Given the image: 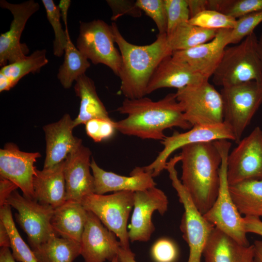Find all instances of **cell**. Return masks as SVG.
I'll return each instance as SVG.
<instances>
[{
    "mask_svg": "<svg viewBox=\"0 0 262 262\" xmlns=\"http://www.w3.org/2000/svg\"><path fill=\"white\" fill-rule=\"evenodd\" d=\"M116 111L126 115L115 122L117 131L142 139L163 140L164 131L173 127L190 130L193 127L185 119L175 93H169L154 101L147 97L126 98Z\"/></svg>",
    "mask_w": 262,
    "mask_h": 262,
    "instance_id": "cell-1",
    "label": "cell"
},
{
    "mask_svg": "<svg viewBox=\"0 0 262 262\" xmlns=\"http://www.w3.org/2000/svg\"><path fill=\"white\" fill-rule=\"evenodd\" d=\"M10 238L3 222L0 220V246L10 248Z\"/></svg>",
    "mask_w": 262,
    "mask_h": 262,
    "instance_id": "cell-46",
    "label": "cell"
},
{
    "mask_svg": "<svg viewBox=\"0 0 262 262\" xmlns=\"http://www.w3.org/2000/svg\"><path fill=\"white\" fill-rule=\"evenodd\" d=\"M244 220L246 233H255L262 236V221L260 217L245 216Z\"/></svg>",
    "mask_w": 262,
    "mask_h": 262,
    "instance_id": "cell-43",
    "label": "cell"
},
{
    "mask_svg": "<svg viewBox=\"0 0 262 262\" xmlns=\"http://www.w3.org/2000/svg\"><path fill=\"white\" fill-rule=\"evenodd\" d=\"M165 193L156 187L134 193V205L128 235L131 242L148 241L155 230L152 215L158 211L164 215L168 208Z\"/></svg>",
    "mask_w": 262,
    "mask_h": 262,
    "instance_id": "cell-15",
    "label": "cell"
},
{
    "mask_svg": "<svg viewBox=\"0 0 262 262\" xmlns=\"http://www.w3.org/2000/svg\"><path fill=\"white\" fill-rule=\"evenodd\" d=\"M46 10L47 17L53 28L55 39L53 41V52L54 55L61 57L65 53L68 35V28L63 30L60 21L61 14L58 6L53 0H42Z\"/></svg>",
    "mask_w": 262,
    "mask_h": 262,
    "instance_id": "cell-34",
    "label": "cell"
},
{
    "mask_svg": "<svg viewBox=\"0 0 262 262\" xmlns=\"http://www.w3.org/2000/svg\"><path fill=\"white\" fill-rule=\"evenodd\" d=\"M111 26L122 58L118 76L121 81L120 90L127 98L144 97L154 70L164 58L172 54L166 34H158L150 44L137 45L125 39L115 22H112Z\"/></svg>",
    "mask_w": 262,
    "mask_h": 262,
    "instance_id": "cell-3",
    "label": "cell"
},
{
    "mask_svg": "<svg viewBox=\"0 0 262 262\" xmlns=\"http://www.w3.org/2000/svg\"><path fill=\"white\" fill-rule=\"evenodd\" d=\"M213 142L187 145L181 148L180 154V181L203 215L215 202L219 188L222 159Z\"/></svg>",
    "mask_w": 262,
    "mask_h": 262,
    "instance_id": "cell-2",
    "label": "cell"
},
{
    "mask_svg": "<svg viewBox=\"0 0 262 262\" xmlns=\"http://www.w3.org/2000/svg\"><path fill=\"white\" fill-rule=\"evenodd\" d=\"M37 262H73L81 253V244L54 235L32 249Z\"/></svg>",
    "mask_w": 262,
    "mask_h": 262,
    "instance_id": "cell-29",
    "label": "cell"
},
{
    "mask_svg": "<svg viewBox=\"0 0 262 262\" xmlns=\"http://www.w3.org/2000/svg\"><path fill=\"white\" fill-rule=\"evenodd\" d=\"M117 256L119 262H137L135 259V254L130 248L119 247Z\"/></svg>",
    "mask_w": 262,
    "mask_h": 262,
    "instance_id": "cell-45",
    "label": "cell"
},
{
    "mask_svg": "<svg viewBox=\"0 0 262 262\" xmlns=\"http://www.w3.org/2000/svg\"><path fill=\"white\" fill-rule=\"evenodd\" d=\"M220 140L235 141L232 132L224 122L215 125L195 126L182 133L175 131L161 141L164 146L163 150L151 164L143 168L146 171L150 173L153 178L157 177L164 169L168 157L177 149L189 144Z\"/></svg>",
    "mask_w": 262,
    "mask_h": 262,
    "instance_id": "cell-13",
    "label": "cell"
},
{
    "mask_svg": "<svg viewBox=\"0 0 262 262\" xmlns=\"http://www.w3.org/2000/svg\"><path fill=\"white\" fill-rule=\"evenodd\" d=\"M208 9L237 19L262 10V0H208Z\"/></svg>",
    "mask_w": 262,
    "mask_h": 262,
    "instance_id": "cell-33",
    "label": "cell"
},
{
    "mask_svg": "<svg viewBox=\"0 0 262 262\" xmlns=\"http://www.w3.org/2000/svg\"><path fill=\"white\" fill-rule=\"evenodd\" d=\"M208 80L185 63L173 58H164L152 74L147 88V95L163 88L180 89Z\"/></svg>",
    "mask_w": 262,
    "mask_h": 262,
    "instance_id": "cell-22",
    "label": "cell"
},
{
    "mask_svg": "<svg viewBox=\"0 0 262 262\" xmlns=\"http://www.w3.org/2000/svg\"><path fill=\"white\" fill-rule=\"evenodd\" d=\"M0 262H16L8 247H0Z\"/></svg>",
    "mask_w": 262,
    "mask_h": 262,
    "instance_id": "cell-48",
    "label": "cell"
},
{
    "mask_svg": "<svg viewBox=\"0 0 262 262\" xmlns=\"http://www.w3.org/2000/svg\"><path fill=\"white\" fill-rule=\"evenodd\" d=\"M91 169L94 179V193L104 195L110 192L144 191L156 186L152 174L143 167H136L129 176L118 175L100 168L92 158Z\"/></svg>",
    "mask_w": 262,
    "mask_h": 262,
    "instance_id": "cell-21",
    "label": "cell"
},
{
    "mask_svg": "<svg viewBox=\"0 0 262 262\" xmlns=\"http://www.w3.org/2000/svg\"><path fill=\"white\" fill-rule=\"evenodd\" d=\"M205 262H255L253 245L245 246L216 228L204 248Z\"/></svg>",
    "mask_w": 262,
    "mask_h": 262,
    "instance_id": "cell-23",
    "label": "cell"
},
{
    "mask_svg": "<svg viewBox=\"0 0 262 262\" xmlns=\"http://www.w3.org/2000/svg\"><path fill=\"white\" fill-rule=\"evenodd\" d=\"M258 51L262 66V33L258 39Z\"/></svg>",
    "mask_w": 262,
    "mask_h": 262,
    "instance_id": "cell-50",
    "label": "cell"
},
{
    "mask_svg": "<svg viewBox=\"0 0 262 262\" xmlns=\"http://www.w3.org/2000/svg\"><path fill=\"white\" fill-rule=\"evenodd\" d=\"M254 32L239 43L226 48L213 75V82L222 87L243 82H262V66Z\"/></svg>",
    "mask_w": 262,
    "mask_h": 262,
    "instance_id": "cell-4",
    "label": "cell"
},
{
    "mask_svg": "<svg viewBox=\"0 0 262 262\" xmlns=\"http://www.w3.org/2000/svg\"><path fill=\"white\" fill-rule=\"evenodd\" d=\"M92 152L82 145L64 161L66 200L79 202L94 193V179L90 172Z\"/></svg>",
    "mask_w": 262,
    "mask_h": 262,
    "instance_id": "cell-19",
    "label": "cell"
},
{
    "mask_svg": "<svg viewBox=\"0 0 262 262\" xmlns=\"http://www.w3.org/2000/svg\"><path fill=\"white\" fill-rule=\"evenodd\" d=\"M224 122L238 144L262 103V82L250 81L222 87Z\"/></svg>",
    "mask_w": 262,
    "mask_h": 262,
    "instance_id": "cell-7",
    "label": "cell"
},
{
    "mask_svg": "<svg viewBox=\"0 0 262 262\" xmlns=\"http://www.w3.org/2000/svg\"><path fill=\"white\" fill-rule=\"evenodd\" d=\"M71 1L69 0H61L58 7L59 9L61 17L64 22L65 29L68 28L67 19L68 10L70 7Z\"/></svg>",
    "mask_w": 262,
    "mask_h": 262,
    "instance_id": "cell-47",
    "label": "cell"
},
{
    "mask_svg": "<svg viewBox=\"0 0 262 262\" xmlns=\"http://www.w3.org/2000/svg\"><path fill=\"white\" fill-rule=\"evenodd\" d=\"M18 186L11 181L0 177V207L6 204L11 194L18 188Z\"/></svg>",
    "mask_w": 262,
    "mask_h": 262,
    "instance_id": "cell-42",
    "label": "cell"
},
{
    "mask_svg": "<svg viewBox=\"0 0 262 262\" xmlns=\"http://www.w3.org/2000/svg\"><path fill=\"white\" fill-rule=\"evenodd\" d=\"M255 262H262V241L256 240L253 244Z\"/></svg>",
    "mask_w": 262,
    "mask_h": 262,
    "instance_id": "cell-49",
    "label": "cell"
},
{
    "mask_svg": "<svg viewBox=\"0 0 262 262\" xmlns=\"http://www.w3.org/2000/svg\"><path fill=\"white\" fill-rule=\"evenodd\" d=\"M40 157L39 152L22 151L15 144L7 143L0 149V176L16 184L24 196L35 199L33 180L37 168L34 163Z\"/></svg>",
    "mask_w": 262,
    "mask_h": 262,
    "instance_id": "cell-16",
    "label": "cell"
},
{
    "mask_svg": "<svg viewBox=\"0 0 262 262\" xmlns=\"http://www.w3.org/2000/svg\"><path fill=\"white\" fill-rule=\"evenodd\" d=\"M232 29H221L212 40L196 47L172 52V57L186 63L205 79L213 76L222 58Z\"/></svg>",
    "mask_w": 262,
    "mask_h": 262,
    "instance_id": "cell-17",
    "label": "cell"
},
{
    "mask_svg": "<svg viewBox=\"0 0 262 262\" xmlns=\"http://www.w3.org/2000/svg\"><path fill=\"white\" fill-rule=\"evenodd\" d=\"M48 62L46 50L43 49L36 50L23 59L1 67L0 92L9 90L24 76L39 71Z\"/></svg>",
    "mask_w": 262,
    "mask_h": 262,
    "instance_id": "cell-28",
    "label": "cell"
},
{
    "mask_svg": "<svg viewBox=\"0 0 262 262\" xmlns=\"http://www.w3.org/2000/svg\"><path fill=\"white\" fill-rule=\"evenodd\" d=\"M151 255L155 262H175L178 257L179 251L173 241L163 238L153 244Z\"/></svg>",
    "mask_w": 262,
    "mask_h": 262,
    "instance_id": "cell-40",
    "label": "cell"
},
{
    "mask_svg": "<svg viewBox=\"0 0 262 262\" xmlns=\"http://www.w3.org/2000/svg\"><path fill=\"white\" fill-rule=\"evenodd\" d=\"M0 220L5 226L9 233L12 254L15 260L20 262H37L31 248L20 235L13 220L11 206L5 204L0 209Z\"/></svg>",
    "mask_w": 262,
    "mask_h": 262,
    "instance_id": "cell-32",
    "label": "cell"
},
{
    "mask_svg": "<svg viewBox=\"0 0 262 262\" xmlns=\"http://www.w3.org/2000/svg\"><path fill=\"white\" fill-rule=\"evenodd\" d=\"M111 25L100 19L80 22L78 49L94 65L103 64L118 76L122 64Z\"/></svg>",
    "mask_w": 262,
    "mask_h": 262,
    "instance_id": "cell-10",
    "label": "cell"
},
{
    "mask_svg": "<svg viewBox=\"0 0 262 262\" xmlns=\"http://www.w3.org/2000/svg\"><path fill=\"white\" fill-rule=\"evenodd\" d=\"M6 204L17 211L16 221L27 234L32 249L55 235L50 222L54 210L51 206L22 196L16 190L11 194Z\"/></svg>",
    "mask_w": 262,
    "mask_h": 262,
    "instance_id": "cell-11",
    "label": "cell"
},
{
    "mask_svg": "<svg viewBox=\"0 0 262 262\" xmlns=\"http://www.w3.org/2000/svg\"><path fill=\"white\" fill-rule=\"evenodd\" d=\"M0 6L9 10L13 16L9 30L0 35V66L3 67L27 56L29 49L20 42V37L28 20L39 10V4L33 0L19 4L1 0Z\"/></svg>",
    "mask_w": 262,
    "mask_h": 262,
    "instance_id": "cell-14",
    "label": "cell"
},
{
    "mask_svg": "<svg viewBox=\"0 0 262 262\" xmlns=\"http://www.w3.org/2000/svg\"><path fill=\"white\" fill-rule=\"evenodd\" d=\"M229 153L227 160L229 185L262 179V130L257 127Z\"/></svg>",
    "mask_w": 262,
    "mask_h": 262,
    "instance_id": "cell-12",
    "label": "cell"
},
{
    "mask_svg": "<svg viewBox=\"0 0 262 262\" xmlns=\"http://www.w3.org/2000/svg\"><path fill=\"white\" fill-rule=\"evenodd\" d=\"M214 143L222 159L219 168V188L215 202L203 216L215 228L239 244L249 245L245 229L244 217L237 210L229 191L227 160L231 144L228 140H217Z\"/></svg>",
    "mask_w": 262,
    "mask_h": 262,
    "instance_id": "cell-5",
    "label": "cell"
},
{
    "mask_svg": "<svg viewBox=\"0 0 262 262\" xmlns=\"http://www.w3.org/2000/svg\"><path fill=\"white\" fill-rule=\"evenodd\" d=\"M217 31L183 23L166 35L167 44L172 52L187 49L212 40Z\"/></svg>",
    "mask_w": 262,
    "mask_h": 262,
    "instance_id": "cell-30",
    "label": "cell"
},
{
    "mask_svg": "<svg viewBox=\"0 0 262 262\" xmlns=\"http://www.w3.org/2000/svg\"><path fill=\"white\" fill-rule=\"evenodd\" d=\"M187 2L190 18L200 12L208 9V0H187Z\"/></svg>",
    "mask_w": 262,
    "mask_h": 262,
    "instance_id": "cell-44",
    "label": "cell"
},
{
    "mask_svg": "<svg viewBox=\"0 0 262 262\" xmlns=\"http://www.w3.org/2000/svg\"><path fill=\"white\" fill-rule=\"evenodd\" d=\"M262 22V10L254 12L236 19L235 25L231 30L229 44L239 43Z\"/></svg>",
    "mask_w": 262,
    "mask_h": 262,
    "instance_id": "cell-38",
    "label": "cell"
},
{
    "mask_svg": "<svg viewBox=\"0 0 262 262\" xmlns=\"http://www.w3.org/2000/svg\"><path fill=\"white\" fill-rule=\"evenodd\" d=\"M106 2L113 12L112 20H115L119 16L129 15L133 17H139L141 10L136 6L135 1L124 0H107Z\"/></svg>",
    "mask_w": 262,
    "mask_h": 262,
    "instance_id": "cell-41",
    "label": "cell"
},
{
    "mask_svg": "<svg viewBox=\"0 0 262 262\" xmlns=\"http://www.w3.org/2000/svg\"><path fill=\"white\" fill-rule=\"evenodd\" d=\"M134 193L119 191L107 195L93 193L81 202L87 211L93 213L115 234L121 246L125 248H130L127 222L134 205Z\"/></svg>",
    "mask_w": 262,
    "mask_h": 262,
    "instance_id": "cell-9",
    "label": "cell"
},
{
    "mask_svg": "<svg viewBox=\"0 0 262 262\" xmlns=\"http://www.w3.org/2000/svg\"><path fill=\"white\" fill-rule=\"evenodd\" d=\"M236 19L219 12L207 9L191 18L188 22L204 29L219 30L232 29Z\"/></svg>",
    "mask_w": 262,
    "mask_h": 262,
    "instance_id": "cell-35",
    "label": "cell"
},
{
    "mask_svg": "<svg viewBox=\"0 0 262 262\" xmlns=\"http://www.w3.org/2000/svg\"><path fill=\"white\" fill-rule=\"evenodd\" d=\"M229 188L241 214L262 217V179L246 180L229 185Z\"/></svg>",
    "mask_w": 262,
    "mask_h": 262,
    "instance_id": "cell-27",
    "label": "cell"
},
{
    "mask_svg": "<svg viewBox=\"0 0 262 262\" xmlns=\"http://www.w3.org/2000/svg\"><path fill=\"white\" fill-rule=\"evenodd\" d=\"M119 262L118 258V256H116L111 262Z\"/></svg>",
    "mask_w": 262,
    "mask_h": 262,
    "instance_id": "cell-51",
    "label": "cell"
},
{
    "mask_svg": "<svg viewBox=\"0 0 262 262\" xmlns=\"http://www.w3.org/2000/svg\"><path fill=\"white\" fill-rule=\"evenodd\" d=\"M90 65L88 59L75 46L68 34L64 61L57 74V78L63 87L70 88L73 82L84 74Z\"/></svg>",
    "mask_w": 262,
    "mask_h": 262,
    "instance_id": "cell-31",
    "label": "cell"
},
{
    "mask_svg": "<svg viewBox=\"0 0 262 262\" xmlns=\"http://www.w3.org/2000/svg\"><path fill=\"white\" fill-rule=\"evenodd\" d=\"M74 88L76 96L80 99L79 112L73 120L74 128L94 118L112 119L98 97L94 82L91 78L85 74L81 76L76 81Z\"/></svg>",
    "mask_w": 262,
    "mask_h": 262,
    "instance_id": "cell-26",
    "label": "cell"
},
{
    "mask_svg": "<svg viewBox=\"0 0 262 262\" xmlns=\"http://www.w3.org/2000/svg\"><path fill=\"white\" fill-rule=\"evenodd\" d=\"M115 234L109 230L93 213L88 217L81 241L84 262H111L117 256L121 246Z\"/></svg>",
    "mask_w": 262,
    "mask_h": 262,
    "instance_id": "cell-18",
    "label": "cell"
},
{
    "mask_svg": "<svg viewBox=\"0 0 262 262\" xmlns=\"http://www.w3.org/2000/svg\"><path fill=\"white\" fill-rule=\"evenodd\" d=\"M73 120L65 114L58 121L43 127L46 142L43 168H48L64 161L70 154L82 144L81 139L73 134Z\"/></svg>",
    "mask_w": 262,
    "mask_h": 262,
    "instance_id": "cell-20",
    "label": "cell"
},
{
    "mask_svg": "<svg viewBox=\"0 0 262 262\" xmlns=\"http://www.w3.org/2000/svg\"><path fill=\"white\" fill-rule=\"evenodd\" d=\"M135 3L155 22L158 34H166L167 21L164 0H137Z\"/></svg>",
    "mask_w": 262,
    "mask_h": 262,
    "instance_id": "cell-36",
    "label": "cell"
},
{
    "mask_svg": "<svg viewBox=\"0 0 262 262\" xmlns=\"http://www.w3.org/2000/svg\"><path fill=\"white\" fill-rule=\"evenodd\" d=\"M179 162V157L175 156L166 163L164 169L168 171L172 185L184 209L180 229L189 248L187 262H201L206 244L215 227L198 210L178 178L175 166Z\"/></svg>",
    "mask_w": 262,
    "mask_h": 262,
    "instance_id": "cell-6",
    "label": "cell"
},
{
    "mask_svg": "<svg viewBox=\"0 0 262 262\" xmlns=\"http://www.w3.org/2000/svg\"><path fill=\"white\" fill-rule=\"evenodd\" d=\"M175 94L185 119L192 127L224 122L221 93L208 80L178 89Z\"/></svg>",
    "mask_w": 262,
    "mask_h": 262,
    "instance_id": "cell-8",
    "label": "cell"
},
{
    "mask_svg": "<svg viewBox=\"0 0 262 262\" xmlns=\"http://www.w3.org/2000/svg\"><path fill=\"white\" fill-rule=\"evenodd\" d=\"M164 2L168 35L180 25L188 22L190 16L187 0H164Z\"/></svg>",
    "mask_w": 262,
    "mask_h": 262,
    "instance_id": "cell-37",
    "label": "cell"
},
{
    "mask_svg": "<svg viewBox=\"0 0 262 262\" xmlns=\"http://www.w3.org/2000/svg\"><path fill=\"white\" fill-rule=\"evenodd\" d=\"M64 161L42 170L36 169L33 180L35 199L54 209L66 201Z\"/></svg>",
    "mask_w": 262,
    "mask_h": 262,
    "instance_id": "cell-24",
    "label": "cell"
},
{
    "mask_svg": "<svg viewBox=\"0 0 262 262\" xmlns=\"http://www.w3.org/2000/svg\"><path fill=\"white\" fill-rule=\"evenodd\" d=\"M88 211L81 202L67 200L56 208L51 219L55 234L81 244Z\"/></svg>",
    "mask_w": 262,
    "mask_h": 262,
    "instance_id": "cell-25",
    "label": "cell"
},
{
    "mask_svg": "<svg viewBox=\"0 0 262 262\" xmlns=\"http://www.w3.org/2000/svg\"><path fill=\"white\" fill-rule=\"evenodd\" d=\"M87 135L95 142H100L112 138L116 130L115 122L112 119L94 118L85 124Z\"/></svg>",
    "mask_w": 262,
    "mask_h": 262,
    "instance_id": "cell-39",
    "label": "cell"
}]
</instances>
